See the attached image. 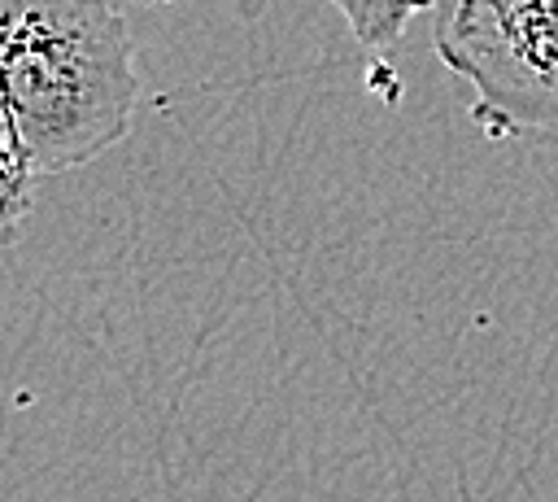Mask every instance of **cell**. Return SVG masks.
I'll use <instances>...</instances> for the list:
<instances>
[{"instance_id": "obj_3", "label": "cell", "mask_w": 558, "mask_h": 502, "mask_svg": "<svg viewBox=\"0 0 558 502\" xmlns=\"http://www.w3.org/2000/svg\"><path fill=\"white\" fill-rule=\"evenodd\" d=\"M327 4H336L344 13L349 31L366 48H388L414 13L432 9V0H327Z\"/></svg>"}, {"instance_id": "obj_2", "label": "cell", "mask_w": 558, "mask_h": 502, "mask_svg": "<svg viewBox=\"0 0 558 502\" xmlns=\"http://www.w3.org/2000/svg\"><path fill=\"white\" fill-rule=\"evenodd\" d=\"M432 48L484 135L558 144V0H432Z\"/></svg>"}, {"instance_id": "obj_1", "label": "cell", "mask_w": 558, "mask_h": 502, "mask_svg": "<svg viewBox=\"0 0 558 502\" xmlns=\"http://www.w3.org/2000/svg\"><path fill=\"white\" fill-rule=\"evenodd\" d=\"M131 31L105 0H0V118L26 175L87 166L135 113Z\"/></svg>"}]
</instances>
